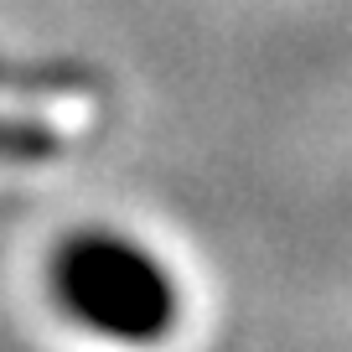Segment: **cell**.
<instances>
[{
    "instance_id": "cell-1",
    "label": "cell",
    "mask_w": 352,
    "mask_h": 352,
    "mask_svg": "<svg viewBox=\"0 0 352 352\" xmlns=\"http://www.w3.org/2000/svg\"><path fill=\"white\" fill-rule=\"evenodd\" d=\"M57 300L109 342H155L176 321V285L151 249L120 233H78L57 254Z\"/></svg>"
},
{
    "instance_id": "cell-2",
    "label": "cell",
    "mask_w": 352,
    "mask_h": 352,
    "mask_svg": "<svg viewBox=\"0 0 352 352\" xmlns=\"http://www.w3.org/2000/svg\"><path fill=\"white\" fill-rule=\"evenodd\" d=\"M26 83H36L32 73H6L0 67V94H11V88H26ZM47 151H57V130L42 120V109L36 104H21V109H6L0 104V161H42Z\"/></svg>"
}]
</instances>
